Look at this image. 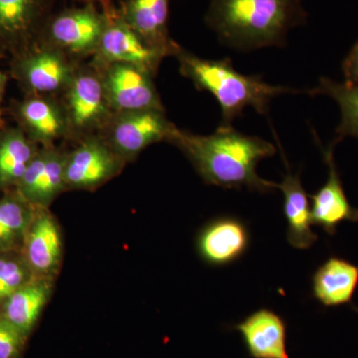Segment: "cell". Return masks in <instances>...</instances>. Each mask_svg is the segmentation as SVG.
Listing matches in <instances>:
<instances>
[{
    "instance_id": "obj_16",
    "label": "cell",
    "mask_w": 358,
    "mask_h": 358,
    "mask_svg": "<svg viewBox=\"0 0 358 358\" xmlns=\"http://www.w3.org/2000/svg\"><path fill=\"white\" fill-rule=\"evenodd\" d=\"M338 143L336 138L329 147L322 148L329 176L326 183L310 196L313 225L320 226L329 235L336 234L338 225L345 221H358V209L348 201L334 159V147Z\"/></svg>"
},
{
    "instance_id": "obj_10",
    "label": "cell",
    "mask_w": 358,
    "mask_h": 358,
    "mask_svg": "<svg viewBox=\"0 0 358 358\" xmlns=\"http://www.w3.org/2000/svg\"><path fill=\"white\" fill-rule=\"evenodd\" d=\"M127 162L100 138L90 136L67 152L65 183L67 190H94L121 173Z\"/></svg>"
},
{
    "instance_id": "obj_21",
    "label": "cell",
    "mask_w": 358,
    "mask_h": 358,
    "mask_svg": "<svg viewBox=\"0 0 358 358\" xmlns=\"http://www.w3.org/2000/svg\"><path fill=\"white\" fill-rule=\"evenodd\" d=\"M53 281L35 278L9 296L0 307L4 317L27 341L36 329L40 317L51 296Z\"/></svg>"
},
{
    "instance_id": "obj_13",
    "label": "cell",
    "mask_w": 358,
    "mask_h": 358,
    "mask_svg": "<svg viewBox=\"0 0 358 358\" xmlns=\"http://www.w3.org/2000/svg\"><path fill=\"white\" fill-rule=\"evenodd\" d=\"M67 150L55 145H42L20 179L15 189L35 207L48 208L67 190L65 164Z\"/></svg>"
},
{
    "instance_id": "obj_4",
    "label": "cell",
    "mask_w": 358,
    "mask_h": 358,
    "mask_svg": "<svg viewBox=\"0 0 358 358\" xmlns=\"http://www.w3.org/2000/svg\"><path fill=\"white\" fill-rule=\"evenodd\" d=\"M68 124V141L98 136L115 114L100 70L91 63H80L74 76L59 96Z\"/></svg>"
},
{
    "instance_id": "obj_27",
    "label": "cell",
    "mask_w": 358,
    "mask_h": 358,
    "mask_svg": "<svg viewBox=\"0 0 358 358\" xmlns=\"http://www.w3.org/2000/svg\"><path fill=\"white\" fill-rule=\"evenodd\" d=\"M343 73L345 83L358 84V41L343 60Z\"/></svg>"
},
{
    "instance_id": "obj_20",
    "label": "cell",
    "mask_w": 358,
    "mask_h": 358,
    "mask_svg": "<svg viewBox=\"0 0 358 358\" xmlns=\"http://www.w3.org/2000/svg\"><path fill=\"white\" fill-rule=\"evenodd\" d=\"M278 188L284 194V214L287 224V240L294 249L307 250L317 240L313 230L312 206L300 174L288 173L285 176Z\"/></svg>"
},
{
    "instance_id": "obj_14",
    "label": "cell",
    "mask_w": 358,
    "mask_h": 358,
    "mask_svg": "<svg viewBox=\"0 0 358 358\" xmlns=\"http://www.w3.org/2000/svg\"><path fill=\"white\" fill-rule=\"evenodd\" d=\"M251 234L247 224L234 216H220L204 226L197 237L200 257L214 267L237 262L248 251Z\"/></svg>"
},
{
    "instance_id": "obj_9",
    "label": "cell",
    "mask_w": 358,
    "mask_h": 358,
    "mask_svg": "<svg viewBox=\"0 0 358 358\" xmlns=\"http://www.w3.org/2000/svg\"><path fill=\"white\" fill-rule=\"evenodd\" d=\"M106 14L107 25L96 54L90 62L96 67L113 63L131 64L147 71L155 77L166 56L145 43L122 20L117 6Z\"/></svg>"
},
{
    "instance_id": "obj_28",
    "label": "cell",
    "mask_w": 358,
    "mask_h": 358,
    "mask_svg": "<svg viewBox=\"0 0 358 358\" xmlns=\"http://www.w3.org/2000/svg\"><path fill=\"white\" fill-rule=\"evenodd\" d=\"M9 75L0 70V129L6 126V120H4V109L2 108L3 103L4 94H6L7 83H8Z\"/></svg>"
},
{
    "instance_id": "obj_5",
    "label": "cell",
    "mask_w": 358,
    "mask_h": 358,
    "mask_svg": "<svg viewBox=\"0 0 358 358\" xmlns=\"http://www.w3.org/2000/svg\"><path fill=\"white\" fill-rule=\"evenodd\" d=\"M106 25L107 14L100 6L83 3L52 13L37 42L57 49L76 62H83L95 55Z\"/></svg>"
},
{
    "instance_id": "obj_15",
    "label": "cell",
    "mask_w": 358,
    "mask_h": 358,
    "mask_svg": "<svg viewBox=\"0 0 358 358\" xmlns=\"http://www.w3.org/2000/svg\"><path fill=\"white\" fill-rule=\"evenodd\" d=\"M22 253L35 278L53 281L62 261V237L57 221L48 208L35 209Z\"/></svg>"
},
{
    "instance_id": "obj_7",
    "label": "cell",
    "mask_w": 358,
    "mask_h": 358,
    "mask_svg": "<svg viewBox=\"0 0 358 358\" xmlns=\"http://www.w3.org/2000/svg\"><path fill=\"white\" fill-rule=\"evenodd\" d=\"M174 128L173 122L166 119V112L115 113L98 136L128 162L150 145L167 141Z\"/></svg>"
},
{
    "instance_id": "obj_24",
    "label": "cell",
    "mask_w": 358,
    "mask_h": 358,
    "mask_svg": "<svg viewBox=\"0 0 358 358\" xmlns=\"http://www.w3.org/2000/svg\"><path fill=\"white\" fill-rule=\"evenodd\" d=\"M310 94L329 96L338 103L341 120L336 129V140L341 141L346 136H352L358 141V84L341 83L322 78Z\"/></svg>"
},
{
    "instance_id": "obj_12",
    "label": "cell",
    "mask_w": 358,
    "mask_h": 358,
    "mask_svg": "<svg viewBox=\"0 0 358 358\" xmlns=\"http://www.w3.org/2000/svg\"><path fill=\"white\" fill-rule=\"evenodd\" d=\"M4 113L40 147L67 140V119L58 96H24L11 100Z\"/></svg>"
},
{
    "instance_id": "obj_3",
    "label": "cell",
    "mask_w": 358,
    "mask_h": 358,
    "mask_svg": "<svg viewBox=\"0 0 358 358\" xmlns=\"http://www.w3.org/2000/svg\"><path fill=\"white\" fill-rule=\"evenodd\" d=\"M179 71L192 80L199 90L209 92L217 100L222 112L221 128H230L232 122L242 115L245 108H254L266 115L271 101L286 93H299L296 90L272 86L261 78L245 76L226 60H205L186 51L180 45L174 52Z\"/></svg>"
},
{
    "instance_id": "obj_6",
    "label": "cell",
    "mask_w": 358,
    "mask_h": 358,
    "mask_svg": "<svg viewBox=\"0 0 358 358\" xmlns=\"http://www.w3.org/2000/svg\"><path fill=\"white\" fill-rule=\"evenodd\" d=\"M80 63L62 52L40 43L9 60V77L15 80L24 96H60L74 76Z\"/></svg>"
},
{
    "instance_id": "obj_29",
    "label": "cell",
    "mask_w": 358,
    "mask_h": 358,
    "mask_svg": "<svg viewBox=\"0 0 358 358\" xmlns=\"http://www.w3.org/2000/svg\"><path fill=\"white\" fill-rule=\"evenodd\" d=\"M75 1L81 2V3L96 4L106 13H110L115 7L114 0H75Z\"/></svg>"
},
{
    "instance_id": "obj_26",
    "label": "cell",
    "mask_w": 358,
    "mask_h": 358,
    "mask_svg": "<svg viewBox=\"0 0 358 358\" xmlns=\"http://www.w3.org/2000/svg\"><path fill=\"white\" fill-rule=\"evenodd\" d=\"M28 341L0 315V358H23Z\"/></svg>"
},
{
    "instance_id": "obj_11",
    "label": "cell",
    "mask_w": 358,
    "mask_h": 358,
    "mask_svg": "<svg viewBox=\"0 0 358 358\" xmlns=\"http://www.w3.org/2000/svg\"><path fill=\"white\" fill-rule=\"evenodd\" d=\"M95 67L102 75L106 93L115 114L148 110L166 112L155 88L154 76L147 71L124 63Z\"/></svg>"
},
{
    "instance_id": "obj_23",
    "label": "cell",
    "mask_w": 358,
    "mask_h": 358,
    "mask_svg": "<svg viewBox=\"0 0 358 358\" xmlns=\"http://www.w3.org/2000/svg\"><path fill=\"white\" fill-rule=\"evenodd\" d=\"M35 209L15 188L4 192L0 199V252L22 251Z\"/></svg>"
},
{
    "instance_id": "obj_2",
    "label": "cell",
    "mask_w": 358,
    "mask_h": 358,
    "mask_svg": "<svg viewBox=\"0 0 358 358\" xmlns=\"http://www.w3.org/2000/svg\"><path fill=\"white\" fill-rule=\"evenodd\" d=\"M306 20L301 0H210L205 15L218 38L240 50L282 46Z\"/></svg>"
},
{
    "instance_id": "obj_17",
    "label": "cell",
    "mask_w": 358,
    "mask_h": 358,
    "mask_svg": "<svg viewBox=\"0 0 358 358\" xmlns=\"http://www.w3.org/2000/svg\"><path fill=\"white\" fill-rule=\"evenodd\" d=\"M171 0H122L117 13L145 43L164 56H171L178 44L169 32Z\"/></svg>"
},
{
    "instance_id": "obj_25",
    "label": "cell",
    "mask_w": 358,
    "mask_h": 358,
    "mask_svg": "<svg viewBox=\"0 0 358 358\" xmlns=\"http://www.w3.org/2000/svg\"><path fill=\"white\" fill-rule=\"evenodd\" d=\"M34 279L22 251L0 252V307L9 296Z\"/></svg>"
},
{
    "instance_id": "obj_1",
    "label": "cell",
    "mask_w": 358,
    "mask_h": 358,
    "mask_svg": "<svg viewBox=\"0 0 358 358\" xmlns=\"http://www.w3.org/2000/svg\"><path fill=\"white\" fill-rule=\"evenodd\" d=\"M167 141L185 155L207 185L260 193L278 188L277 183L257 173L259 162L275 154L274 145L258 136L238 133L232 127H220L210 136L188 133L176 127Z\"/></svg>"
},
{
    "instance_id": "obj_8",
    "label": "cell",
    "mask_w": 358,
    "mask_h": 358,
    "mask_svg": "<svg viewBox=\"0 0 358 358\" xmlns=\"http://www.w3.org/2000/svg\"><path fill=\"white\" fill-rule=\"evenodd\" d=\"M55 0H0V59L14 57L38 41Z\"/></svg>"
},
{
    "instance_id": "obj_18",
    "label": "cell",
    "mask_w": 358,
    "mask_h": 358,
    "mask_svg": "<svg viewBox=\"0 0 358 358\" xmlns=\"http://www.w3.org/2000/svg\"><path fill=\"white\" fill-rule=\"evenodd\" d=\"M253 358H289L287 350V324L281 315L260 308L234 326Z\"/></svg>"
},
{
    "instance_id": "obj_22",
    "label": "cell",
    "mask_w": 358,
    "mask_h": 358,
    "mask_svg": "<svg viewBox=\"0 0 358 358\" xmlns=\"http://www.w3.org/2000/svg\"><path fill=\"white\" fill-rule=\"evenodd\" d=\"M39 148L17 126L0 129V190L17 186Z\"/></svg>"
},
{
    "instance_id": "obj_19",
    "label": "cell",
    "mask_w": 358,
    "mask_h": 358,
    "mask_svg": "<svg viewBox=\"0 0 358 358\" xmlns=\"http://www.w3.org/2000/svg\"><path fill=\"white\" fill-rule=\"evenodd\" d=\"M358 286V266L339 257H329L313 273V298L324 307L352 303Z\"/></svg>"
}]
</instances>
